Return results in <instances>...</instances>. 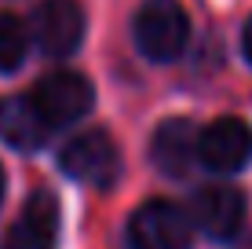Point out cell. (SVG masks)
<instances>
[{"label":"cell","mask_w":252,"mask_h":249,"mask_svg":"<svg viewBox=\"0 0 252 249\" xmlns=\"http://www.w3.org/2000/svg\"><path fill=\"white\" fill-rule=\"evenodd\" d=\"M135 48L150 63H172L187 51L190 40V19L179 0H146L132 19Z\"/></svg>","instance_id":"1"},{"label":"cell","mask_w":252,"mask_h":249,"mask_svg":"<svg viewBox=\"0 0 252 249\" xmlns=\"http://www.w3.org/2000/svg\"><path fill=\"white\" fill-rule=\"evenodd\" d=\"M48 128H69L95 107V84L77 70H51L30 92Z\"/></svg>","instance_id":"2"},{"label":"cell","mask_w":252,"mask_h":249,"mask_svg":"<svg viewBox=\"0 0 252 249\" xmlns=\"http://www.w3.org/2000/svg\"><path fill=\"white\" fill-rule=\"evenodd\" d=\"M125 238H128V249H190L194 220L179 205L164 198H150L128 216Z\"/></svg>","instance_id":"3"},{"label":"cell","mask_w":252,"mask_h":249,"mask_svg":"<svg viewBox=\"0 0 252 249\" xmlns=\"http://www.w3.org/2000/svg\"><path fill=\"white\" fill-rule=\"evenodd\" d=\"M59 165L69 179L106 191L121 179V150L106 132L92 128V132H81L77 140L66 143L63 154H59Z\"/></svg>","instance_id":"4"},{"label":"cell","mask_w":252,"mask_h":249,"mask_svg":"<svg viewBox=\"0 0 252 249\" xmlns=\"http://www.w3.org/2000/svg\"><path fill=\"white\" fill-rule=\"evenodd\" d=\"M84 30H88V19L77 0H44V4H37L30 22V37L51 59L73 55L84 44Z\"/></svg>","instance_id":"5"},{"label":"cell","mask_w":252,"mask_h":249,"mask_svg":"<svg viewBox=\"0 0 252 249\" xmlns=\"http://www.w3.org/2000/svg\"><path fill=\"white\" fill-rule=\"evenodd\" d=\"M197 161L208 173H241L252 161V128L241 117H216L197 136Z\"/></svg>","instance_id":"6"},{"label":"cell","mask_w":252,"mask_h":249,"mask_svg":"<svg viewBox=\"0 0 252 249\" xmlns=\"http://www.w3.org/2000/svg\"><path fill=\"white\" fill-rule=\"evenodd\" d=\"M190 220L201 235L216 238V242H230L245 224V198L230 183H208L190 202Z\"/></svg>","instance_id":"7"},{"label":"cell","mask_w":252,"mask_h":249,"mask_svg":"<svg viewBox=\"0 0 252 249\" xmlns=\"http://www.w3.org/2000/svg\"><path fill=\"white\" fill-rule=\"evenodd\" d=\"M59 242V202L48 191H33L26 198L19 220L4 231L0 249H55Z\"/></svg>","instance_id":"8"},{"label":"cell","mask_w":252,"mask_h":249,"mask_svg":"<svg viewBox=\"0 0 252 249\" xmlns=\"http://www.w3.org/2000/svg\"><path fill=\"white\" fill-rule=\"evenodd\" d=\"M197 128L187 117H172V121L158 125L150 140V158L164 176H187V169L197 161Z\"/></svg>","instance_id":"9"},{"label":"cell","mask_w":252,"mask_h":249,"mask_svg":"<svg viewBox=\"0 0 252 249\" xmlns=\"http://www.w3.org/2000/svg\"><path fill=\"white\" fill-rule=\"evenodd\" d=\"M51 128L37 114L30 96H7L0 99V140L15 150H40L48 143Z\"/></svg>","instance_id":"10"},{"label":"cell","mask_w":252,"mask_h":249,"mask_svg":"<svg viewBox=\"0 0 252 249\" xmlns=\"http://www.w3.org/2000/svg\"><path fill=\"white\" fill-rule=\"evenodd\" d=\"M30 30L15 15L0 11V73H15L30 55Z\"/></svg>","instance_id":"11"},{"label":"cell","mask_w":252,"mask_h":249,"mask_svg":"<svg viewBox=\"0 0 252 249\" xmlns=\"http://www.w3.org/2000/svg\"><path fill=\"white\" fill-rule=\"evenodd\" d=\"M241 51H245L249 66H252V19L245 22V30H241Z\"/></svg>","instance_id":"12"},{"label":"cell","mask_w":252,"mask_h":249,"mask_svg":"<svg viewBox=\"0 0 252 249\" xmlns=\"http://www.w3.org/2000/svg\"><path fill=\"white\" fill-rule=\"evenodd\" d=\"M4 183H7V176H4V165H0V202H4Z\"/></svg>","instance_id":"13"}]
</instances>
